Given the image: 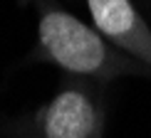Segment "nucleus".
Segmentation results:
<instances>
[{"label":"nucleus","instance_id":"2","mask_svg":"<svg viewBox=\"0 0 151 138\" xmlns=\"http://www.w3.org/2000/svg\"><path fill=\"white\" fill-rule=\"evenodd\" d=\"M106 94L99 81L72 77L37 114V138H102Z\"/></svg>","mask_w":151,"mask_h":138},{"label":"nucleus","instance_id":"1","mask_svg":"<svg viewBox=\"0 0 151 138\" xmlns=\"http://www.w3.org/2000/svg\"><path fill=\"white\" fill-rule=\"evenodd\" d=\"M37 42L40 52L72 77L99 84H109L122 77L151 79V72L144 64L116 49L97 27L84 25L57 3H40Z\"/></svg>","mask_w":151,"mask_h":138},{"label":"nucleus","instance_id":"3","mask_svg":"<svg viewBox=\"0 0 151 138\" xmlns=\"http://www.w3.org/2000/svg\"><path fill=\"white\" fill-rule=\"evenodd\" d=\"M94 27L151 72V27L131 0H87Z\"/></svg>","mask_w":151,"mask_h":138}]
</instances>
